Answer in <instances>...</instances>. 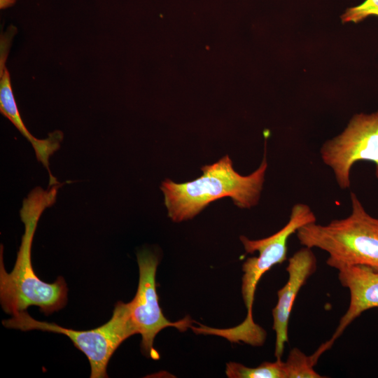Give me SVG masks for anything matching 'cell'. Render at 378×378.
<instances>
[{
	"instance_id": "11",
	"label": "cell",
	"mask_w": 378,
	"mask_h": 378,
	"mask_svg": "<svg viewBox=\"0 0 378 378\" xmlns=\"http://www.w3.org/2000/svg\"><path fill=\"white\" fill-rule=\"evenodd\" d=\"M325 352L320 346L310 356H307L298 348H293L289 352L287 360L284 362L286 378H323L314 369L319 357Z\"/></svg>"
},
{
	"instance_id": "13",
	"label": "cell",
	"mask_w": 378,
	"mask_h": 378,
	"mask_svg": "<svg viewBox=\"0 0 378 378\" xmlns=\"http://www.w3.org/2000/svg\"><path fill=\"white\" fill-rule=\"evenodd\" d=\"M372 15L378 16V0H365L358 6L346 9L341 19L342 22L358 23Z\"/></svg>"
},
{
	"instance_id": "1",
	"label": "cell",
	"mask_w": 378,
	"mask_h": 378,
	"mask_svg": "<svg viewBox=\"0 0 378 378\" xmlns=\"http://www.w3.org/2000/svg\"><path fill=\"white\" fill-rule=\"evenodd\" d=\"M58 185L44 190L33 189L23 200L20 216L24 232L13 270L8 273L3 262V246L0 252V300L5 312L13 314L37 306L46 315L62 309L67 302V286L59 276L52 283H46L35 273L31 264V245L38 220L43 211L56 200Z\"/></svg>"
},
{
	"instance_id": "9",
	"label": "cell",
	"mask_w": 378,
	"mask_h": 378,
	"mask_svg": "<svg viewBox=\"0 0 378 378\" xmlns=\"http://www.w3.org/2000/svg\"><path fill=\"white\" fill-rule=\"evenodd\" d=\"M338 272L340 284L349 290L350 302L332 337L325 342L329 349L363 312L378 309V270L366 265H354L342 268Z\"/></svg>"
},
{
	"instance_id": "7",
	"label": "cell",
	"mask_w": 378,
	"mask_h": 378,
	"mask_svg": "<svg viewBox=\"0 0 378 378\" xmlns=\"http://www.w3.org/2000/svg\"><path fill=\"white\" fill-rule=\"evenodd\" d=\"M137 262L139 271L138 288L134 298L127 303L130 318L137 333L141 335L143 354L158 360L160 354L153 346L157 334L167 327H174L184 332L190 328L194 321L187 316L172 322L164 316L156 290L158 257L152 252L144 250L137 253Z\"/></svg>"
},
{
	"instance_id": "10",
	"label": "cell",
	"mask_w": 378,
	"mask_h": 378,
	"mask_svg": "<svg viewBox=\"0 0 378 378\" xmlns=\"http://www.w3.org/2000/svg\"><path fill=\"white\" fill-rule=\"evenodd\" d=\"M0 111L20 132V133L31 143L34 149L38 161L41 162L48 172L50 184L57 183L56 178L51 174L49 168V158L57 151L63 139L60 131H55L48 134L44 139H38L31 135L25 127L18 111L13 96L10 74L6 66L0 67Z\"/></svg>"
},
{
	"instance_id": "4",
	"label": "cell",
	"mask_w": 378,
	"mask_h": 378,
	"mask_svg": "<svg viewBox=\"0 0 378 378\" xmlns=\"http://www.w3.org/2000/svg\"><path fill=\"white\" fill-rule=\"evenodd\" d=\"M4 320L8 328L22 331L42 330L59 333L68 337L74 345L88 358L91 368V378L108 377L106 368L113 353L128 337L137 334L130 314L127 303L118 302L110 320L94 329L76 330L62 327L55 323L37 321L25 311L17 312Z\"/></svg>"
},
{
	"instance_id": "5",
	"label": "cell",
	"mask_w": 378,
	"mask_h": 378,
	"mask_svg": "<svg viewBox=\"0 0 378 378\" xmlns=\"http://www.w3.org/2000/svg\"><path fill=\"white\" fill-rule=\"evenodd\" d=\"M315 222L316 218L311 208L307 204L298 203L292 207L287 223L274 234L255 240L240 236L247 253L258 252V257L247 258L242 265L241 294L247 311L244 324L249 326L255 324L252 311L257 285L266 272L286 260L288 238L301 227Z\"/></svg>"
},
{
	"instance_id": "3",
	"label": "cell",
	"mask_w": 378,
	"mask_h": 378,
	"mask_svg": "<svg viewBox=\"0 0 378 378\" xmlns=\"http://www.w3.org/2000/svg\"><path fill=\"white\" fill-rule=\"evenodd\" d=\"M351 212L328 224L312 223L296 232L300 243L328 254L326 264L337 270L354 265L378 270V218L370 216L356 195L350 193Z\"/></svg>"
},
{
	"instance_id": "2",
	"label": "cell",
	"mask_w": 378,
	"mask_h": 378,
	"mask_svg": "<svg viewBox=\"0 0 378 378\" xmlns=\"http://www.w3.org/2000/svg\"><path fill=\"white\" fill-rule=\"evenodd\" d=\"M266 142L264 155L258 168L242 176L233 167L226 155L218 162L201 168L202 175L186 183L165 179L160 186L168 216L179 223L189 220L211 202L230 197L241 209H251L258 204L267 169Z\"/></svg>"
},
{
	"instance_id": "6",
	"label": "cell",
	"mask_w": 378,
	"mask_h": 378,
	"mask_svg": "<svg viewBox=\"0 0 378 378\" xmlns=\"http://www.w3.org/2000/svg\"><path fill=\"white\" fill-rule=\"evenodd\" d=\"M320 154L342 190L349 188L350 172L356 162H373L378 179V111L354 115L341 134L323 144Z\"/></svg>"
},
{
	"instance_id": "12",
	"label": "cell",
	"mask_w": 378,
	"mask_h": 378,
	"mask_svg": "<svg viewBox=\"0 0 378 378\" xmlns=\"http://www.w3.org/2000/svg\"><path fill=\"white\" fill-rule=\"evenodd\" d=\"M225 373L230 378H286L285 363L281 359L264 362L255 368L230 362L226 364Z\"/></svg>"
},
{
	"instance_id": "8",
	"label": "cell",
	"mask_w": 378,
	"mask_h": 378,
	"mask_svg": "<svg viewBox=\"0 0 378 378\" xmlns=\"http://www.w3.org/2000/svg\"><path fill=\"white\" fill-rule=\"evenodd\" d=\"M316 268V258L309 247H302L288 259L286 267L288 279L277 291V303L272 309V328L276 333L274 356L276 359H281L285 343L288 342V321L296 296Z\"/></svg>"
},
{
	"instance_id": "14",
	"label": "cell",
	"mask_w": 378,
	"mask_h": 378,
	"mask_svg": "<svg viewBox=\"0 0 378 378\" xmlns=\"http://www.w3.org/2000/svg\"><path fill=\"white\" fill-rule=\"evenodd\" d=\"M17 0H0V8L5 9L13 6Z\"/></svg>"
}]
</instances>
